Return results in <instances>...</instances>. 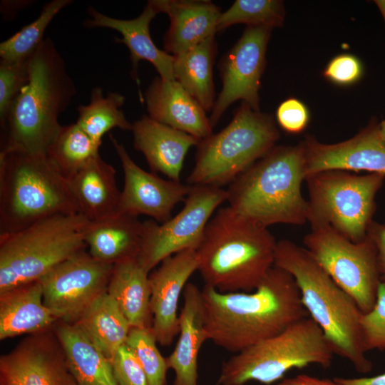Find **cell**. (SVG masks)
<instances>
[{
	"instance_id": "cell-5",
	"label": "cell",
	"mask_w": 385,
	"mask_h": 385,
	"mask_svg": "<svg viewBox=\"0 0 385 385\" xmlns=\"http://www.w3.org/2000/svg\"><path fill=\"white\" fill-rule=\"evenodd\" d=\"M304 164L302 143L274 146L229 184L228 206L265 227L304 225L309 216L308 200L301 190Z\"/></svg>"
},
{
	"instance_id": "cell-21",
	"label": "cell",
	"mask_w": 385,
	"mask_h": 385,
	"mask_svg": "<svg viewBox=\"0 0 385 385\" xmlns=\"http://www.w3.org/2000/svg\"><path fill=\"white\" fill-rule=\"evenodd\" d=\"M133 147L141 152L153 173L180 181L185 157L200 140L143 115L133 123Z\"/></svg>"
},
{
	"instance_id": "cell-29",
	"label": "cell",
	"mask_w": 385,
	"mask_h": 385,
	"mask_svg": "<svg viewBox=\"0 0 385 385\" xmlns=\"http://www.w3.org/2000/svg\"><path fill=\"white\" fill-rule=\"evenodd\" d=\"M73 324L110 361L125 344L131 328L107 292L93 301Z\"/></svg>"
},
{
	"instance_id": "cell-40",
	"label": "cell",
	"mask_w": 385,
	"mask_h": 385,
	"mask_svg": "<svg viewBox=\"0 0 385 385\" xmlns=\"http://www.w3.org/2000/svg\"><path fill=\"white\" fill-rule=\"evenodd\" d=\"M276 118L279 125L287 133L297 134L302 132L309 123V112L305 105L297 98L286 99L277 109Z\"/></svg>"
},
{
	"instance_id": "cell-6",
	"label": "cell",
	"mask_w": 385,
	"mask_h": 385,
	"mask_svg": "<svg viewBox=\"0 0 385 385\" xmlns=\"http://www.w3.org/2000/svg\"><path fill=\"white\" fill-rule=\"evenodd\" d=\"M78 213L68 180L46 153H0V235Z\"/></svg>"
},
{
	"instance_id": "cell-12",
	"label": "cell",
	"mask_w": 385,
	"mask_h": 385,
	"mask_svg": "<svg viewBox=\"0 0 385 385\" xmlns=\"http://www.w3.org/2000/svg\"><path fill=\"white\" fill-rule=\"evenodd\" d=\"M227 201V191L212 185H192L183 209L161 225L143 222L138 263L148 272L165 258L185 250H196L215 210Z\"/></svg>"
},
{
	"instance_id": "cell-18",
	"label": "cell",
	"mask_w": 385,
	"mask_h": 385,
	"mask_svg": "<svg viewBox=\"0 0 385 385\" xmlns=\"http://www.w3.org/2000/svg\"><path fill=\"white\" fill-rule=\"evenodd\" d=\"M195 250H185L160 262L150 276L152 330L162 346L172 344L179 333L178 302L189 277L197 270Z\"/></svg>"
},
{
	"instance_id": "cell-39",
	"label": "cell",
	"mask_w": 385,
	"mask_h": 385,
	"mask_svg": "<svg viewBox=\"0 0 385 385\" xmlns=\"http://www.w3.org/2000/svg\"><path fill=\"white\" fill-rule=\"evenodd\" d=\"M363 72L360 61L354 55L342 53L334 57L323 71L325 78L340 86L357 82Z\"/></svg>"
},
{
	"instance_id": "cell-1",
	"label": "cell",
	"mask_w": 385,
	"mask_h": 385,
	"mask_svg": "<svg viewBox=\"0 0 385 385\" xmlns=\"http://www.w3.org/2000/svg\"><path fill=\"white\" fill-rule=\"evenodd\" d=\"M207 340L238 353L307 317L294 277L274 266L250 292L202 290Z\"/></svg>"
},
{
	"instance_id": "cell-43",
	"label": "cell",
	"mask_w": 385,
	"mask_h": 385,
	"mask_svg": "<svg viewBox=\"0 0 385 385\" xmlns=\"http://www.w3.org/2000/svg\"><path fill=\"white\" fill-rule=\"evenodd\" d=\"M340 385H385V373L371 377L334 379Z\"/></svg>"
},
{
	"instance_id": "cell-23",
	"label": "cell",
	"mask_w": 385,
	"mask_h": 385,
	"mask_svg": "<svg viewBox=\"0 0 385 385\" xmlns=\"http://www.w3.org/2000/svg\"><path fill=\"white\" fill-rule=\"evenodd\" d=\"M179 321V337L175 347L166 358L168 369L174 371L173 385H198V355L207 340L204 320L202 290L187 283Z\"/></svg>"
},
{
	"instance_id": "cell-22",
	"label": "cell",
	"mask_w": 385,
	"mask_h": 385,
	"mask_svg": "<svg viewBox=\"0 0 385 385\" xmlns=\"http://www.w3.org/2000/svg\"><path fill=\"white\" fill-rule=\"evenodd\" d=\"M159 13L170 20L163 42L165 51L181 53L215 36L220 9L211 1L151 0Z\"/></svg>"
},
{
	"instance_id": "cell-11",
	"label": "cell",
	"mask_w": 385,
	"mask_h": 385,
	"mask_svg": "<svg viewBox=\"0 0 385 385\" xmlns=\"http://www.w3.org/2000/svg\"><path fill=\"white\" fill-rule=\"evenodd\" d=\"M304 247L334 281L356 302L363 314L375 305L381 282L377 249L371 232L354 242L324 222H311Z\"/></svg>"
},
{
	"instance_id": "cell-36",
	"label": "cell",
	"mask_w": 385,
	"mask_h": 385,
	"mask_svg": "<svg viewBox=\"0 0 385 385\" xmlns=\"http://www.w3.org/2000/svg\"><path fill=\"white\" fill-rule=\"evenodd\" d=\"M29 58L19 61H0V123L5 119L15 98L29 81Z\"/></svg>"
},
{
	"instance_id": "cell-41",
	"label": "cell",
	"mask_w": 385,
	"mask_h": 385,
	"mask_svg": "<svg viewBox=\"0 0 385 385\" xmlns=\"http://www.w3.org/2000/svg\"><path fill=\"white\" fill-rule=\"evenodd\" d=\"M377 249V263L381 282L385 283V222H373L369 227Z\"/></svg>"
},
{
	"instance_id": "cell-33",
	"label": "cell",
	"mask_w": 385,
	"mask_h": 385,
	"mask_svg": "<svg viewBox=\"0 0 385 385\" xmlns=\"http://www.w3.org/2000/svg\"><path fill=\"white\" fill-rule=\"evenodd\" d=\"M72 0H53L43 6L38 16L0 43L1 59L19 61L27 59L44 40L43 35L53 18Z\"/></svg>"
},
{
	"instance_id": "cell-46",
	"label": "cell",
	"mask_w": 385,
	"mask_h": 385,
	"mask_svg": "<svg viewBox=\"0 0 385 385\" xmlns=\"http://www.w3.org/2000/svg\"><path fill=\"white\" fill-rule=\"evenodd\" d=\"M380 128L382 134L385 137V120L380 123Z\"/></svg>"
},
{
	"instance_id": "cell-7",
	"label": "cell",
	"mask_w": 385,
	"mask_h": 385,
	"mask_svg": "<svg viewBox=\"0 0 385 385\" xmlns=\"http://www.w3.org/2000/svg\"><path fill=\"white\" fill-rule=\"evenodd\" d=\"M78 213L42 219L0 235V293L38 281L53 267L85 249L89 223Z\"/></svg>"
},
{
	"instance_id": "cell-26",
	"label": "cell",
	"mask_w": 385,
	"mask_h": 385,
	"mask_svg": "<svg viewBox=\"0 0 385 385\" xmlns=\"http://www.w3.org/2000/svg\"><path fill=\"white\" fill-rule=\"evenodd\" d=\"M57 321L43 304L38 280L0 293L1 340L48 330Z\"/></svg>"
},
{
	"instance_id": "cell-19",
	"label": "cell",
	"mask_w": 385,
	"mask_h": 385,
	"mask_svg": "<svg viewBox=\"0 0 385 385\" xmlns=\"http://www.w3.org/2000/svg\"><path fill=\"white\" fill-rule=\"evenodd\" d=\"M91 19L84 22V26L108 28L118 31L122 37L115 42L125 44L129 51L132 63L131 76L139 86L138 67L140 61H149L155 68L159 77L165 81H175L173 72L174 56L159 49L150 34V24L159 14L152 1H148L142 13L135 19L123 20L106 16L94 8H88Z\"/></svg>"
},
{
	"instance_id": "cell-8",
	"label": "cell",
	"mask_w": 385,
	"mask_h": 385,
	"mask_svg": "<svg viewBox=\"0 0 385 385\" xmlns=\"http://www.w3.org/2000/svg\"><path fill=\"white\" fill-rule=\"evenodd\" d=\"M274 118L242 101L230 123L197 145L190 185L221 188L267 154L279 138Z\"/></svg>"
},
{
	"instance_id": "cell-31",
	"label": "cell",
	"mask_w": 385,
	"mask_h": 385,
	"mask_svg": "<svg viewBox=\"0 0 385 385\" xmlns=\"http://www.w3.org/2000/svg\"><path fill=\"white\" fill-rule=\"evenodd\" d=\"M125 101V96L118 92H110L103 97V89L94 87L90 103L77 108L76 123L101 147L102 137L111 129L132 130L133 123L126 119L121 109Z\"/></svg>"
},
{
	"instance_id": "cell-20",
	"label": "cell",
	"mask_w": 385,
	"mask_h": 385,
	"mask_svg": "<svg viewBox=\"0 0 385 385\" xmlns=\"http://www.w3.org/2000/svg\"><path fill=\"white\" fill-rule=\"evenodd\" d=\"M144 101L152 119L201 140L212 134L205 111L176 81L153 79Z\"/></svg>"
},
{
	"instance_id": "cell-38",
	"label": "cell",
	"mask_w": 385,
	"mask_h": 385,
	"mask_svg": "<svg viewBox=\"0 0 385 385\" xmlns=\"http://www.w3.org/2000/svg\"><path fill=\"white\" fill-rule=\"evenodd\" d=\"M111 364L118 385H148L140 364L125 344L118 349Z\"/></svg>"
},
{
	"instance_id": "cell-44",
	"label": "cell",
	"mask_w": 385,
	"mask_h": 385,
	"mask_svg": "<svg viewBox=\"0 0 385 385\" xmlns=\"http://www.w3.org/2000/svg\"><path fill=\"white\" fill-rule=\"evenodd\" d=\"M29 4L31 3L27 1H3L1 3V11L4 19L9 18L14 16Z\"/></svg>"
},
{
	"instance_id": "cell-30",
	"label": "cell",
	"mask_w": 385,
	"mask_h": 385,
	"mask_svg": "<svg viewBox=\"0 0 385 385\" xmlns=\"http://www.w3.org/2000/svg\"><path fill=\"white\" fill-rule=\"evenodd\" d=\"M216 53L217 43L215 36H212L197 46L173 56L175 80L205 112H211L215 101L212 68Z\"/></svg>"
},
{
	"instance_id": "cell-45",
	"label": "cell",
	"mask_w": 385,
	"mask_h": 385,
	"mask_svg": "<svg viewBox=\"0 0 385 385\" xmlns=\"http://www.w3.org/2000/svg\"><path fill=\"white\" fill-rule=\"evenodd\" d=\"M376 4L379 6L385 20V1H376Z\"/></svg>"
},
{
	"instance_id": "cell-32",
	"label": "cell",
	"mask_w": 385,
	"mask_h": 385,
	"mask_svg": "<svg viewBox=\"0 0 385 385\" xmlns=\"http://www.w3.org/2000/svg\"><path fill=\"white\" fill-rule=\"evenodd\" d=\"M99 148L75 123L61 126L46 154L61 173L68 179L99 154Z\"/></svg>"
},
{
	"instance_id": "cell-25",
	"label": "cell",
	"mask_w": 385,
	"mask_h": 385,
	"mask_svg": "<svg viewBox=\"0 0 385 385\" xmlns=\"http://www.w3.org/2000/svg\"><path fill=\"white\" fill-rule=\"evenodd\" d=\"M143 233V222L137 216L118 212L89 222L85 232V242L94 258L114 265L137 259Z\"/></svg>"
},
{
	"instance_id": "cell-17",
	"label": "cell",
	"mask_w": 385,
	"mask_h": 385,
	"mask_svg": "<svg viewBox=\"0 0 385 385\" xmlns=\"http://www.w3.org/2000/svg\"><path fill=\"white\" fill-rule=\"evenodd\" d=\"M304 151L305 179L329 170L367 171L385 175V137L373 119L352 138L333 144L307 135L301 142Z\"/></svg>"
},
{
	"instance_id": "cell-34",
	"label": "cell",
	"mask_w": 385,
	"mask_h": 385,
	"mask_svg": "<svg viewBox=\"0 0 385 385\" xmlns=\"http://www.w3.org/2000/svg\"><path fill=\"white\" fill-rule=\"evenodd\" d=\"M284 6L279 0H236L217 21L216 31L236 24L274 29L283 25Z\"/></svg>"
},
{
	"instance_id": "cell-27",
	"label": "cell",
	"mask_w": 385,
	"mask_h": 385,
	"mask_svg": "<svg viewBox=\"0 0 385 385\" xmlns=\"http://www.w3.org/2000/svg\"><path fill=\"white\" fill-rule=\"evenodd\" d=\"M54 333L75 385H118L111 361L76 325L59 321Z\"/></svg>"
},
{
	"instance_id": "cell-28",
	"label": "cell",
	"mask_w": 385,
	"mask_h": 385,
	"mask_svg": "<svg viewBox=\"0 0 385 385\" xmlns=\"http://www.w3.org/2000/svg\"><path fill=\"white\" fill-rule=\"evenodd\" d=\"M107 293L118 304L131 328L151 327L148 272L137 259L113 265Z\"/></svg>"
},
{
	"instance_id": "cell-3",
	"label": "cell",
	"mask_w": 385,
	"mask_h": 385,
	"mask_svg": "<svg viewBox=\"0 0 385 385\" xmlns=\"http://www.w3.org/2000/svg\"><path fill=\"white\" fill-rule=\"evenodd\" d=\"M277 241L267 227L219 208L196 250L205 285L221 292L255 290L274 267Z\"/></svg>"
},
{
	"instance_id": "cell-4",
	"label": "cell",
	"mask_w": 385,
	"mask_h": 385,
	"mask_svg": "<svg viewBox=\"0 0 385 385\" xmlns=\"http://www.w3.org/2000/svg\"><path fill=\"white\" fill-rule=\"evenodd\" d=\"M274 266L294 277L305 309L322 330L334 354L349 361L358 372H369L372 364L363 343V313L353 298L305 247L291 240L277 242Z\"/></svg>"
},
{
	"instance_id": "cell-9",
	"label": "cell",
	"mask_w": 385,
	"mask_h": 385,
	"mask_svg": "<svg viewBox=\"0 0 385 385\" xmlns=\"http://www.w3.org/2000/svg\"><path fill=\"white\" fill-rule=\"evenodd\" d=\"M334 352L319 325L309 317L276 336L252 345L224 362L220 385H245L255 381L270 385L292 369L332 364Z\"/></svg>"
},
{
	"instance_id": "cell-10",
	"label": "cell",
	"mask_w": 385,
	"mask_h": 385,
	"mask_svg": "<svg viewBox=\"0 0 385 385\" xmlns=\"http://www.w3.org/2000/svg\"><path fill=\"white\" fill-rule=\"evenodd\" d=\"M385 175H356L329 170L308 176V222H324L357 242L364 240L373 222L375 197Z\"/></svg>"
},
{
	"instance_id": "cell-13",
	"label": "cell",
	"mask_w": 385,
	"mask_h": 385,
	"mask_svg": "<svg viewBox=\"0 0 385 385\" xmlns=\"http://www.w3.org/2000/svg\"><path fill=\"white\" fill-rule=\"evenodd\" d=\"M113 265L94 258L85 249L61 262L38 281L43 302L58 321L74 323L107 292Z\"/></svg>"
},
{
	"instance_id": "cell-42",
	"label": "cell",
	"mask_w": 385,
	"mask_h": 385,
	"mask_svg": "<svg viewBox=\"0 0 385 385\" xmlns=\"http://www.w3.org/2000/svg\"><path fill=\"white\" fill-rule=\"evenodd\" d=\"M276 385H340L334 379H319L307 374L284 379Z\"/></svg>"
},
{
	"instance_id": "cell-2",
	"label": "cell",
	"mask_w": 385,
	"mask_h": 385,
	"mask_svg": "<svg viewBox=\"0 0 385 385\" xmlns=\"http://www.w3.org/2000/svg\"><path fill=\"white\" fill-rule=\"evenodd\" d=\"M30 77L1 125V151L46 153L61 125L60 114L76 93L53 40L44 38L29 58Z\"/></svg>"
},
{
	"instance_id": "cell-16",
	"label": "cell",
	"mask_w": 385,
	"mask_h": 385,
	"mask_svg": "<svg viewBox=\"0 0 385 385\" xmlns=\"http://www.w3.org/2000/svg\"><path fill=\"white\" fill-rule=\"evenodd\" d=\"M109 138L124 174L118 212L137 217L148 215L160 223L168 220L175 206L185 201L192 185L180 181L166 180L155 173L145 171L132 160L123 144L111 134Z\"/></svg>"
},
{
	"instance_id": "cell-37",
	"label": "cell",
	"mask_w": 385,
	"mask_h": 385,
	"mask_svg": "<svg viewBox=\"0 0 385 385\" xmlns=\"http://www.w3.org/2000/svg\"><path fill=\"white\" fill-rule=\"evenodd\" d=\"M361 327L366 351L385 349V283L379 285L372 309L362 314Z\"/></svg>"
},
{
	"instance_id": "cell-24",
	"label": "cell",
	"mask_w": 385,
	"mask_h": 385,
	"mask_svg": "<svg viewBox=\"0 0 385 385\" xmlns=\"http://www.w3.org/2000/svg\"><path fill=\"white\" fill-rule=\"evenodd\" d=\"M67 180L79 214L90 222L118 213L120 191L116 184L115 171L100 154Z\"/></svg>"
},
{
	"instance_id": "cell-35",
	"label": "cell",
	"mask_w": 385,
	"mask_h": 385,
	"mask_svg": "<svg viewBox=\"0 0 385 385\" xmlns=\"http://www.w3.org/2000/svg\"><path fill=\"white\" fill-rule=\"evenodd\" d=\"M151 327L130 328L125 345L140 364L148 385H166L168 366L158 350Z\"/></svg>"
},
{
	"instance_id": "cell-14",
	"label": "cell",
	"mask_w": 385,
	"mask_h": 385,
	"mask_svg": "<svg viewBox=\"0 0 385 385\" xmlns=\"http://www.w3.org/2000/svg\"><path fill=\"white\" fill-rule=\"evenodd\" d=\"M273 29L247 26L219 64L222 88L209 117L212 128L237 100L260 111L259 90L266 64V51Z\"/></svg>"
},
{
	"instance_id": "cell-15",
	"label": "cell",
	"mask_w": 385,
	"mask_h": 385,
	"mask_svg": "<svg viewBox=\"0 0 385 385\" xmlns=\"http://www.w3.org/2000/svg\"><path fill=\"white\" fill-rule=\"evenodd\" d=\"M49 330L31 334L1 356V385H75L63 348Z\"/></svg>"
}]
</instances>
